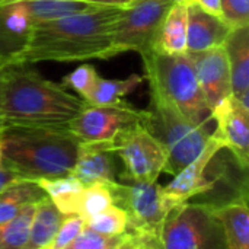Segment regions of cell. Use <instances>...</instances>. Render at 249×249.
Listing matches in <instances>:
<instances>
[{
  "label": "cell",
  "mask_w": 249,
  "mask_h": 249,
  "mask_svg": "<svg viewBox=\"0 0 249 249\" xmlns=\"http://www.w3.org/2000/svg\"><path fill=\"white\" fill-rule=\"evenodd\" d=\"M123 9L101 7L35 25L20 66L41 61L107 60Z\"/></svg>",
  "instance_id": "cell-1"
},
{
  "label": "cell",
  "mask_w": 249,
  "mask_h": 249,
  "mask_svg": "<svg viewBox=\"0 0 249 249\" xmlns=\"http://www.w3.org/2000/svg\"><path fill=\"white\" fill-rule=\"evenodd\" d=\"M85 104L38 71L12 66L0 89V127H67Z\"/></svg>",
  "instance_id": "cell-2"
},
{
  "label": "cell",
  "mask_w": 249,
  "mask_h": 249,
  "mask_svg": "<svg viewBox=\"0 0 249 249\" xmlns=\"http://www.w3.org/2000/svg\"><path fill=\"white\" fill-rule=\"evenodd\" d=\"M80 142L67 127H1V165L26 178L69 175Z\"/></svg>",
  "instance_id": "cell-3"
},
{
  "label": "cell",
  "mask_w": 249,
  "mask_h": 249,
  "mask_svg": "<svg viewBox=\"0 0 249 249\" xmlns=\"http://www.w3.org/2000/svg\"><path fill=\"white\" fill-rule=\"evenodd\" d=\"M142 58L149 86L175 105L190 121L209 127L213 121L212 109L201 92L188 54L171 55L150 51Z\"/></svg>",
  "instance_id": "cell-4"
},
{
  "label": "cell",
  "mask_w": 249,
  "mask_h": 249,
  "mask_svg": "<svg viewBox=\"0 0 249 249\" xmlns=\"http://www.w3.org/2000/svg\"><path fill=\"white\" fill-rule=\"evenodd\" d=\"M143 123L163 144L168 153L163 172L169 175H177L191 163L203 152L213 133L209 127L190 121L153 88H150V104L144 109Z\"/></svg>",
  "instance_id": "cell-5"
},
{
  "label": "cell",
  "mask_w": 249,
  "mask_h": 249,
  "mask_svg": "<svg viewBox=\"0 0 249 249\" xmlns=\"http://www.w3.org/2000/svg\"><path fill=\"white\" fill-rule=\"evenodd\" d=\"M112 204L127 216L125 232L133 235L143 249H163L162 228L174 206L163 196L158 182L108 184Z\"/></svg>",
  "instance_id": "cell-6"
},
{
  "label": "cell",
  "mask_w": 249,
  "mask_h": 249,
  "mask_svg": "<svg viewBox=\"0 0 249 249\" xmlns=\"http://www.w3.org/2000/svg\"><path fill=\"white\" fill-rule=\"evenodd\" d=\"M163 249H228L210 203L187 201L175 207L162 228Z\"/></svg>",
  "instance_id": "cell-7"
},
{
  "label": "cell",
  "mask_w": 249,
  "mask_h": 249,
  "mask_svg": "<svg viewBox=\"0 0 249 249\" xmlns=\"http://www.w3.org/2000/svg\"><path fill=\"white\" fill-rule=\"evenodd\" d=\"M172 6L169 0H137L124 7L115 23L107 60L128 51L140 55L150 53L158 29Z\"/></svg>",
  "instance_id": "cell-8"
},
{
  "label": "cell",
  "mask_w": 249,
  "mask_h": 249,
  "mask_svg": "<svg viewBox=\"0 0 249 249\" xmlns=\"http://www.w3.org/2000/svg\"><path fill=\"white\" fill-rule=\"evenodd\" d=\"M112 144L117 156L123 160L124 172L121 177L124 179L130 182H156L165 171L168 153L143 120L123 130Z\"/></svg>",
  "instance_id": "cell-9"
},
{
  "label": "cell",
  "mask_w": 249,
  "mask_h": 249,
  "mask_svg": "<svg viewBox=\"0 0 249 249\" xmlns=\"http://www.w3.org/2000/svg\"><path fill=\"white\" fill-rule=\"evenodd\" d=\"M144 109H139L123 101L114 105H89L67 124L69 131L80 143L114 142L127 127L142 121Z\"/></svg>",
  "instance_id": "cell-10"
},
{
  "label": "cell",
  "mask_w": 249,
  "mask_h": 249,
  "mask_svg": "<svg viewBox=\"0 0 249 249\" xmlns=\"http://www.w3.org/2000/svg\"><path fill=\"white\" fill-rule=\"evenodd\" d=\"M212 120L216 123L213 133L223 149L232 153L238 168L245 172L249 163V108L229 96L212 111Z\"/></svg>",
  "instance_id": "cell-11"
},
{
  "label": "cell",
  "mask_w": 249,
  "mask_h": 249,
  "mask_svg": "<svg viewBox=\"0 0 249 249\" xmlns=\"http://www.w3.org/2000/svg\"><path fill=\"white\" fill-rule=\"evenodd\" d=\"M222 149V142L214 133H212L203 152L181 172L174 175V179L166 187H162L163 196L174 209L197 196L206 194L214 187V181L207 177V168Z\"/></svg>",
  "instance_id": "cell-12"
},
{
  "label": "cell",
  "mask_w": 249,
  "mask_h": 249,
  "mask_svg": "<svg viewBox=\"0 0 249 249\" xmlns=\"http://www.w3.org/2000/svg\"><path fill=\"white\" fill-rule=\"evenodd\" d=\"M35 23L23 1L0 4V64L20 66Z\"/></svg>",
  "instance_id": "cell-13"
},
{
  "label": "cell",
  "mask_w": 249,
  "mask_h": 249,
  "mask_svg": "<svg viewBox=\"0 0 249 249\" xmlns=\"http://www.w3.org/2000/svg\"><path fill=\"white\" fill-rule=\"evenodd\" d=\"M193 61L196 76L207 105L213 111L226 98L232 96L231 70L225 47H214L198 53H187Z\"/></svg>",
  "instance_id": "cell-14"
},
{
  "label": "cell",
  "mask_w": 249,
  "mask_h": 249,
  "mask_svg": "<svg viewBox=\"0 0 249 249\" xmlns=\"http://www.w3.org/2000/svg\"><path fill=\"white\" fill-rule=\"evenodd\" d=\"M70 175L79 179L85 187L118 182L117 153L112 142L80 143Z\"/></svg>",
  "instance_id": "cell-15"
},
{
  "label": "cell",
  "mask_w": 249,
  "mask_h": 249,
  "mask_svg": "<svg viewBox=\"0 0 249 249\" xmlns=\"http://www.w3.org/2000/svg\"><path fill=\"white\" fill-rule=\"evenodd\" d=\"M232 29L225 20L191 0L187 4V53H198L225 44Z\"/></svg>",
  "instance_id": "cell-16"
},
{
  "label": "cell",
  "mask_w": 249,
  "mask_h": 249,
  "mask_svg": "<svg viewBox=\"0 0 249 249\" xmlns=\"http://www.w3.org/2000/svg\"><path fill=\"white\" fill-rule=\"evenodd\" d=\"M223 47L231 70L232 96L249 108V26L232 29Z\"/></svg>",
  "instance_id": "cell-17"
},
{
  "label": "cell",
  "mask_w": 249,
  "mask_h": 249,
  "mask_svg": "<svg viewBox=\"0 0 249 249\" xmlns=\"http://www.w3.org/2000/svg\"><path fill=\"white\" fill-rule=\"evenodd\" d=\"M222 226L228 249H249V212L247 193L223 204H212Z\"/></svg>",
  "instance_id": "cell-18"
},
{
  "label": "cell",
  "mask_w": 249,
  "mask_h": 249,
  "mask_svg": "<svg viewBox=\"0 0 249 249\" xmlns=\"http://www.w3.org/2000/svg\"><path fill=\"white\" fill-rule=\"evenodd\" d=\"M152 51L162 54L187 53V4H174L163 18Z\"/></svg>",
  "instance_id": "cell-19"
},
{
  "label": "cell",
  "mask_w": 249,
  "mask_h": 249,
  "mask_svg": "<svg viewBox=\"0 0 249 249\" xmlns=\"http://www.w3.org/2000/svg\"><path fill=\"white\" fill-rule=\"evenodd\" d=\"M64 217L66 216L60 213V210L53 204V201L47 196L41 198L35 207L29 238L25 249L48 248Z\"/></svg>",
  "instance_id": "cell-20"
},
{
  "label": "cell",
  "mask_w": 249,
  "mask_h": 249,
  "mask_svg": "<svg viewBox=\"0 0 249 249\" xmlns=\"http://www.w3.org/2000/svg\"><path fill=\"white\" fill-rule=\"evenodd\" d=\"M35 182L53 201V204L60 210L61 214H77L79 201L85 190V185L79 179L69 174L57 178H41Z\"/></svg>",
  "instance_id": "cell-21"
},
{
  "label": "cell",
  "mask_w": 249,
  "mask_h": 249,
  "mask_svg": "<svg viewBox=\"0 0 249 249\" xmlns=\"http://www.w3.org/2000/svg\"><path fill=\"white\" fill-rule=\"evenodd\" d=\"M23 3L35 25L104 7L83 0H23Z\"/></svg>",
  "instance_id": "cell-22"
},
{
  "label": "cell",
  "mask_w": 249,
  "mask_h": 249,
  "mask_svg": "<svg viewBox=\"0 0 249 249\" xmlns=\"http://www.w3.org/2000/svg\"><path fill=\"white\" fill-rule=\"evenodd\" d=\"M144 82V76L131 74L125 79H105L98 77L96 85L85 101L89 105H114L124 101V98L136 90Z\"/></svg>",
  "instance_id": "cell-23"
},
{
  "label": "cell",
  "mask_w": 249,
  "mask_h": 249,
  "mask_svg": "<svg viewBox=\"0 0 249 249\" xmlns=\"http://www.w3.org/2000/svg\"><path fill=\"white\" fill-rule=\"evenodd\" d=\"M45 193L35 181H23L0 193V225L13 219L25 206L38 203Z\"/></svg>",
  "instance_id": "cell-24"
},
{
  "label": "cell",
  "mask_w": 249,
  "mask_h": 249,
  "mask_svg": "<svg viewBox=\"0 0 249 249\" xmlns=\"http://www.w3.org/2000/svg\"><path fill=\"white\" fill-rule=\"evenodd\" d=\"M36 203L25 206L13 219L0 225V249H25Z\"/></svg>",
  "instance_id": "cell-25"
},
{
  "label": "cell",
  "mask_w": 249,
  "mask_h": 249,
  "mask_svg": "<svg viewBox=\"0 0 249 249\" xmlns=\"http://www.w3.org/2000/svg\"><path fill=\"white\" fill-rule=\"evenodd\" d=\"M85 226L99 235L117 236L127 229V216L118 206L111 204L105 210L85 220Z\"/></svg>",
  "instance_id": "cell-26"
},
{
  "label": "cell",
  "mask_w": 249,
  "mask_h": 249,
  "mask_svg": "<svg viewBox=\"0 0 249 249\" xmlns=\"http://www.w3.org/2000/svg\"><path fill=\"white\" fill-rule=\"evenodd\" d=\"M112 204V196L108 188V184H92L86 185L77 209V216L83 217L85 220L98 214L99 212L105 210L108 206Z\"/></svg>",
  "instance_id": "cell-27"
},
{
  "label": "cell",
  "mask_w": 249,
  "mask_h": 249,
  "mask_svg": "<svg viewBox=\"0 0 249 249\" xmlns=\"http://www.w3.org/2000/svg\"><path fill=\"white\" fill-rule=\"evenodd\" d=\"M98 77L99 74L92 64H82L71 73L66 74L61 79L60 85L66 89H71L77 92L80 95V99L86 101L89 95L92 93Z\"/></svg>",
  "instance_id": "cell-28"
},
{
  "label": "cell",
  "mask_w": 249,
  "mask_h": 249,
  "mask_svg": "<svg viewBox=\"0 0 249 249\" xmlns=\"http://www.w3.org/2000/svg\"><path fill=\"white\" fill-rule=\"evenodd\" d=\"M123 242V233L117 236L99 235L86 226L76 236V239L64 249H118Z\"/></svg>",
  "instance_id": "cell-29"
},
{
  "label": "cell",
  "mask_w": 249,
  "mask_h": 249,
  "mask_svg": "<svg viewBox=\"0 0 249 249\" xmlns=\"http://www.w3.org/2000/svg\"><path fill=\"white\" fill-rule=\"evenodd\" d=\"M220 18L231 29L249 26V0H220Z\"/></svg>",
  "instance_id": "cell-30"
},
{
  "label": "cell",
  "mask_w": 249,
  "mask_h": 249,
  "mask_svg": "<svg viewBox=\"0 0 249 249\" xmlns=\"http://www.w3.org/2000/svg\"><path fill=\"white\" fill-rule=\"evenodd\" d=\"M85 228V219L73 214V216H66L63 223L60 225L53 242L50 244V247L47 249H64L67 248L74 239L76 236L83 231Z\"/></svg>",
  "instance_id": "cell-31"
},
{
  "label": "cell",
  "mask_w": 249,
  "mask_h": 249,
  "mask_svg": "<svg viewBox=\"0 0 249 249\" xmlns=\"http://www.w3.org/2000/svg\"><path fill=\"white\" fill-rule=\"evenodd\" d=\"M23 181H32V179L26 178L25 175L19 174L15 169H10L4 165H0V193L7 190L9 187L16 185L19 182H23Z\"/></svg>",
  "instance_id": "cell-32"
},
{
  "label": "cell",
  "mask_w": 249,
  "mask_h": 249,
  "mask_svg": "<svg viewBox=\"0 0 249 249\" xmlns=\"http://www.w3.org/2000/svg\"><path fill=\"white\" fill-rule=\"evenodd\" d=\"M83 1H89L104 7H128L137 0H83Z\"/></svg>",
  "instance_id": "cell-33"
},
{
  "label": "cell",
  "mask_w": 249,
  "mask_h": 249,
  "mask_svg": "<svg viewBox=\"0 0 249 249\" xmlns=\"http://www.w3.org/2000/svg\"><path fill=\"white\" fill-rule=\"evenodd\" d=\"M197 4H200L204 10L220 16V0H194Z\"/></svg>",
  "instance_id": "cell-34"
},
{
  "label": "cell",
  "mask_w": 249,
  "mask_h": 249,
  "mask_svg": "<svg viewBox=\"0 0 249 249\" xmlns=\"http://www.w3.org/2000/svg\"><path fill=\"white\" fill-rule=\"evenodd\" d=\"M6 69H7V67H4L3 64H0V89H1V82H3V76H4Z\"/></svg>",
  "instance_id": "cell-35"
},
{
  "label": "cell",
  "mask_w": 249,
  "mask_h": 249,
  "mask_svg": "<svg viewBox=\"0 0 249 249\" xmlns=\"http://www.w3.org/2000/svg\"><path fill=\"white\" fill-rule=\"evenodd\" d=\"M172 4H188L191 0H169Z\"/></svg>",
  "instance_id": "cell-36"
},
{
  "label": "cell",
  "mask_w": 249,
  "mask_h": 249,
  "mask_svg": "<svg viewBox=\"0 0 249 249\" xmlns=\"http://www.w3.org/2000/svg\"><path fill=\"white\" fill-rule=\"evenodd\" d=\"M0 165H1V127H0Z\"/></svg>",
  "instance_id": "cell-37"
},
{
  "label": "cell",
  "mask_w": 249,
  "mask_h": 249,
  "mask_svg": "<svg viewBox=\"0 0 249 249\" xmlns=\"http://www.w3.org/2000/svg\"><path fill=\"white\" fill-rule=\"evenodd\" d=\"M10 1H23V0H0V4H3V3H10Z\"/></svg>",
  "instance_id": "cell-38"
}]
</instances>
